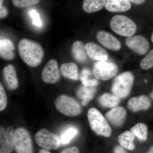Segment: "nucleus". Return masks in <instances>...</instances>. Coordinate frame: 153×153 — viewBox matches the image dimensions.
Here are the masks:
<instances>
[{"label":"nucleus","instance_id":"nucleus-1","mask_svg":"<svg viewBox=\"0 0 153 153\" xmlns=\"http://www.w3.org/2000/svg\"><path fill=\"white\" fill-rule=\"evenodd\" d=\"M18 51L22 60L30 67L39 66L44 57V50L40 44L27 38L19 41Z\"/></svg>","mask_w":153,"mask_h":153},{"label":"nucleus","instance_id":"nucleus-2","mask_svg":"<svg viewBox=\"0 0 153 153\" xmlns=\"http://www.w3.org/2000/svg\"><path fill=\"white\" fill-rule=\"evenodd\" d=\"M88 119L91 128L98 135L109 137L111 134V129L106 119L95 108L88 110Z\"/></svg>","mask_w":153,"mask_h":153},{"label":"nucleus","instance_id":"nucleus-3","mask_svg":"<svg viewBox=\"0 0 153 153\" xmlns=\"http://www.w3.org/2000/svg\"><path fill=\"white\" fill-rule=\"evenodd\" d=\"M110 26L114 33L123 37L133 36L137 30V25L134 21L122 15H116L113 17Z\"/></svg>","mask_w":153,"mask_h":153},{"label":"nucleus","instance_id":"nucleus-4","mask_svg":"<svg viewBox=\"0 0 153 153\" xmlns=\"http://www.w3.org/2000/svg\"><path fill=\"white\" fill-rule=\"evenodd\" d=\"M134 81L133 74L130 71L119 74L115 78L113 83V93L120 98L126 97L130 92Z\"/></svg>","mask_w":153,"mask_h":153},{"label":"nucleus","instance_id":"nucleus-5","mask_svg":"<svg viewBox=\"0 0 153 153\" xmlns=\"http://www.w3.org/2000/svg\"><path fill=\"white\" fill-rule=\"evenodd\" d=\"M55 105L59 112L67 116H76L82 110L80 105L74 99L64 94L55 100Z\"/></svg>","mask_w":153,"mask_h":153},{"label":"nucleus","instance_id":"nucleus-6","mask_svg":"<svg viewBox=\"0 0 153 153\" xmlns=\"http://www.w3.org/2000/svg\"><path fill=\"white\" fill-rule=\"evenodd\" d=\"M36 143L47 150H57L60 146L61 140L57 135L47 129H41L35 135Z\"/></svg>","mask_w":153,"mask_h":153},{"label":"nucleus","instance_id":"nucleus-7","mask_svg":"<svg viewBox=\"0 0 153 153\" xmlns=\"http://www.w3.org/2000/svg\"><path fill=\"white\" fill-rule=\"evenodd\" d=\"M118 68L114 63L105 61H99L94 66L93 72L94 76L98 79L107 80L114 77L117 74Z\"/></svg>","mask_w":153,"mask_h":153},{"label":"nucleus","instance_id":"nucleus-8","mask_svg":"<svg viewBox=\"0 0 153 153\" xmlns=\"http://www.w3.org/2000/svg\"><path fill=\"white\" fill-rule=\"evenodd\" d=\"M15 149L17 153H33V145L29 132L20 128L15 131Z\"/></svg>","mask_w":153,"mask_h":153},{"label":"nucleus","instance_id":"nucleus-9","mask_svg":"<svg viewBox=\"0 0 153 153\" xmlns=\"http://www.w3.org/2000/svg\"><path fill=\"white\" fill-rule=\"evenodd\" d=\"M125 43L129 49L138 55H145L149 48V44L147 39L141 35L127 37Z\"/></svg>","mask_w":153,"mask_h":153},{"label":"nucleus","instance_id":"nucleus-10","mask_svg":"<svg viewBox=\"0 0 153 153\" xmlns=\"http://www.w3.org/2000/svg\"><path fill=\"white\" fill-rule=\"evenodd\" d=\"M60 70L57 61L49 60L44 66L41 74L42 80L46 83H55L60 79Z\"/></svg>","mask_w":153,"mask_h":153},{"label":"nucleus","instance_id":"nucleus-11","mask_svg":"<svg viewBox=\"0 0 153 153\" xmlns=\"http://www.w3.org/2000/svg\"><path fill=\"white\" fill-rule=\"evenodd\" d=\"M96 38L101 45L113 51H118L121 49L119 41L112 34L104 31H100L96 34Z\"/></svg>","mask_w":153,"mask_h":153},{"label":"nucleus","instance_id":"nucleus-12","mask_svg":"<svg viewBox=\"0 0 153 153\" xmlns=\"http://www.w3.org/2000/svg\"><path fill=\"white\" fill-rule=\"evenodd\" d=\"M85 47L88 56L91 60L105 61L108 58L106 51L95 43H88L85 44Z\"/></svg>","mask_w":153,"mask_h":153},{"label":"nucleus","instance_id":"nucleus-13","mask_svg":"<svg viewBox=\"0 0 153 153\" xmlns=\"http://www.w3.org/2000/svg\"><path fill=\"white\" fill-rule=\"evenodd\" d=\"M126 111L123 107L113 108L105 114L106 118L113 125L119 126L123 123L126 116Z\"/></svg>","mask_w":153,"mask_h":153},{"label":"nucleus","instance_id":"nucleus-14","mask_svg":"<svg viewBox=\"0 0 153 153\" xmlns=\"http://www.w3.org/2000/svg\"><path fill=\"white\" fill-rule=\"evenodd\" d=\"M151 106V101L146 96L141 95L134 97L129 100L128 108L133 112L146 110Z\"/></svg>","mask_w":153,"mask_h":153},{"label":"nucleus","instance_id":"nucleus-15","mask_svg":"<svg viewBox=\"0 0 153 153\" xmlns=\"http://www.w3.org/2000/svg\"><path fill=\"white\" fill-rule=\"evenodd\" d=\"M105 7L111 13H121L128 11L131 4L128 0H106Z\"/></svg>","mask_w":153,"mask_h":153},{"label":"nucleus","instance_id":"nucleus-16","mask_svg":"<svg viewBox=\"0 0 153 153\" xmlns=\"http://www.w3.org/2000/svg\"><path fill=\"white\" fill-rule=\"evenodd\" d=\"M3 73L9 88L11 90L16 89L19 86V80L14 66L11 64L6 66L3 69Z\"/></svg>","mask_w":153,"mask_h":153},{"label":"nucleus","instance_id":"nucleus-17","mask_svg":"<svg viewBox=\"0 0 153 153\" xmlns=\"http://www.w3.org/2000/svg\"><path fill=\"white\" fill-rule=\"evenodd\" d=\"M15 46L13 43L7 38H2L0 41V55L7 60H13L15 57Z\"/></svg>","mask_w":153,"mask_h":153},{"label":"nucleus","instance_id":"nucleus-18","mask_svg":"<svg viewBox=\"0 0 153 153\" xmlns=\"http://www.w3.org/2000/svg\"><path fill=\"white\" fill-rule=\"evenodd\" d=\"M71 52L74 59L79 63H84L88 57L85 46L80 41H76L73 43L71 47Z\"/></svg>","mask_w":153,"mask_h":153},{"label":"nucleus","instance_id":"nucleus-19","mask_svg":"<svg viewBox=\"0 0 153 153\" xmlns=\"http://www.w3.org/2000/svg\"><path fill=\"white\" fill-rule=\"evenodd\" d=\"M106 0H83L82 9L88 13H93L104 7Z\"/></svg>","mask_w":153,"mask_h":153},{"label":"nucleus","instance_id":"nucleus-20","mask_svg":"<svg viewBox=\"0 0 153 153\" xmlns=\"http://www.w3.org/2000/svg\"><path fill=\"white\" fill-rule=\"evenodd\" d=\"M62 74L66 78L77 80L78 79V67L74 63L69 62L63 63L60 66Z\"/></svg>","mask_w":153,"mask_h":153},{"label":"nucleus","instance_id":"nucleus-21","mask_svg":"<svg viewBox=\"0 0 153 153\" xmlns=\"http://www.w3.org/2000/svg\"><path fill=\"white\" fill-rule=\"evenodd\" d=\"M134 135L131 132L126 131L119 136L117 140L121 146L129 150H134L135 146L134 144Z\"/></svg>","mask_w":153,"mask_h":153},{"label":"nucleus","instance_id":"nucleus-22","mask_svg":"<svg viewBox=\"0 0 153 153\" xmlns=\"http://www.w3.org/2000/svg\"><path fill=\"white\" fill-rule=\"evenodd\" d=\"M96 90L93 87L81 86L77 91V95L82 100V104L85 106L93 98Z\"/></svg>","mask_w":153,"mask_h":153},{"label":"nucleus","instance_id":"nucleus-23","mask_svg":"<svg viewBox=\"0 0 153 153\" xmlns=\"http://www.w3.org/2000/svg\"><path fill=\"white\" fill-rule=\"evenodd\" d=\"M99 102L104 107L114 108L119 103L120 98L114 94L105 93L100 97Z\"/></svg>","mask_w":153,"mask_h":153},{"label":"nucleus","instance_id":"nucleus-24","mask_svg":"<svg viewBox=\"0 0 153 153\" xmlns=\"http://www.w3.org/2000/svg\"><path fill=\"white\" fill-rule=\"evenodd\" d=\"M92 72L87 68L82 69L80 74V79L82 85L85 87H94L98 84V80L92 76Z\"/></svg>","mask_w":153,"mask_h":153},{"label":"nucleus","instance_id":"nucleus-25","mask_svg":"<svg viewBox=\"0 0 153 153\" xmlns=\"http://www.w3.org/2000/svg\"><path fill=\"white\" fill-rule=\"evenodd\" d=\"M131 131L140 140L145 141L147 139L148 128L143 123H138L131 129Z\"/></svg>","mask_w":153,"mask_h":153},{"label":"nucleus","instance_id":"nucleus-26","mask_svg":"<svg viewBox=\"0 0 153 153\" xmlns=\"http://www.w3.org/2000/svg\"><path fill=\"white\" fill-rule=\"evenodd\" d=\"M78 130L76 128L71 127L67 129L61 137V142L63 145L68 144L72 139L77 135Z\"/></svg>","mask_w":153,"mask_h":153},{"label":"nucleus","instance_id":"nucleus-27","mask_svg":"<svg viewBox=\"0 0 153 153\" xmlns=\"http://www.w3.org/2000/svg\"><path fill=\"white\" fill-rule=\"evenodd\" d=\"M6 139L9 152L11 153L15 147V132L13 127H9L6 130Z\"/></svg>","mask_w":153,"mask_h":153},{"label":"nucleus","instance_id":"nucleus-28","mask_svg":"<svg viewBox=\"0 0 153 153\" xmlns=\"http://www.w3.org/2000/svg\"><path fill=\"white\" fill-rule=\"evenodd\" d=\"M0 153H10L6 139V130L3 126L0 128Z\"/></svg>","mask_w":153,"mask_h":153},{"label":"nucleus","instance_id":"nucleus-29","mask_svg":"<svg viewBox=\"0 0 153 153\" xmlns=\"http://www.w3.org/2000/svg\"><path fill=\"white\" fill-rule=\"evenodd\" d=\"M140 66L142 69L148 70L153 67V49L146 55L142 60Z\"/></svg>","mask_w":153,"mask_h":153},{"label":"nucleus","instance_id":"nucleus-30","mask_svg":"<svg viewBox=\"0 0 153 153\" xmlns=\"http://www.w3.org/2000/svg\"><path fill=\"white\" fill-rule=\"evenodd\" d=\"M12 1L15 7L18 8H25L37 4L41 0H12Z\"/></svg>","mask_w":153,"mask_h":153},{"label":"nucleus","instance_id":"nucleus-31","mask_svg":"<svg viewBox=\"0 0 153 153\" xmlns=\"http://www.w3.org/2000/svg\"><path fill=\"white\" fill-rule=\"evenodd\" d=\"M7 98L4 88L1 83H0V111L4 110L7 107Z\"/></svg>","mask_w":153,"mask_h":153},{"label":"nucleus","instance_id":"nucleus-32","mask_svg":"<svg viewBox=\"0 0 153 153\" xmlns=\"http://www.w3.org/2000/svg\"><path fill=\"white\" fill-rule=\"evenodd\" d=\"M30 15L32 19V22L33 25L38 27L42 26V22L41 21L40 14L35 10H32L30 12Z\"/></svg>","mask_w":153,"mask_h":153},{"label":"nucleus","instance_id":"nucleus-33","mask_svg":"<svg viewBox=\"0 0 153 153\" xmlns=\"http://www.w3.org/2000/svg\"><path fill=\"white\" fill-rule=\"evenodd\" d=\"M60 153H79V151L76 147H71L63 150Z\"/></svg>","mask_w":153,"mask_h":153},{"label":"nucleus","instance_id":"nucleus-34","mask_svg":"<svg viewBox=\"0 0 153 153\" xmlns=\"http://www.w3.org/2000/svg\"><path fill=\"white\" fill-rule=\"evenodd\" d=\"M8 13L5 7L2 5H0V18L1 19H4L7 16Z\"/></svg>","mask_w":153,"mask_h":153},{"label":"nucleus","instance_id":"nucleus-35","mask_svg":"<svg viewBox=\"0 0 153 153\" xmlns=\"http://www.w3.org/2000/svg\"><path fill=\"white\" fill-rule=\"evenodd\" d=\"M114 153H127L122 147L120 146H117L115 148Z\"/></svg>","mask_w":153,"mask_h":153},{"label":"nucleus","instance_id":"nucleus-36","mask_svg":"<svg viewBox=\"0 0 153 153\" xmlns=\"http://www.w3.org/2000/svg\"><path fill=\"white\" fill-rule=\"evenodd\" d=\"M128 1L135 4L140 5L143 4L146 0H128Z\"/></svg>","mask_w":153,"mask_h":153},{"label":"nucleus","instance_id":"nucleus-37","mask_svg":"<svg viewBox=\"0 0 153 153\" xmlns=\"http://www.w3.org/2000/svg\"><path fill=\"white\" fill-rule=\"evenodd\" d=\"M39 153H51L49 151L45 149H42L39 152Z\"/></svg>","mask_w":153,"mask_h":153},{"label":"nucleus","instance_id":"nucleus-38","mask_svg":"<svg viewBox=\"0 0 153 153\" xmlns=\"http://www.w3.org/2000/svg\"><path fill=\"white\" fill-rule=\"evenodd\" d=\"M149 153H153V146H152L150 149Z\"/></svg>","mask_w":153,"mask_h":153},{"label":"nucleus","instance_id":"nucleus-39","mask_svg":"<svg viewBox=\"0 0 153 153\" xmlns=\"http://www.w3.org/2000/svg\"><path fill=\"white\" fill-rule=\"evenodd\" d=\"M150 97L151 98H152L153 99V91H152V93H151Z\"/></svg>","mask_w":153,"mask_h":153},{"label":"nucleus","instance_id":"nucleus-40","mask_svg":"<svg viewBox=\"0 0 153 153\" xmlns=\"http://www.w3.org/2000/svg\"><path fill=\"white\" fill-rule=\"evenodd\" d=\"M4 2V0H0V5H2Z\"/></svg>","mask_w":153,"mask_h":153},{"label":"nucleus","instance_id":"nucleus-41","mask_svg":"<svg viewBox=\"0 0 153 153\" xmlns=\"http://www.w3.org/2000/svg\"><path fill=\"white\" fill-rule=\"evenodd\" d=\"M151 40H152V42H153V33L152 35V37H151Z\"/></svg>","mask_w":153,"mask_h":153}]
</instances>
